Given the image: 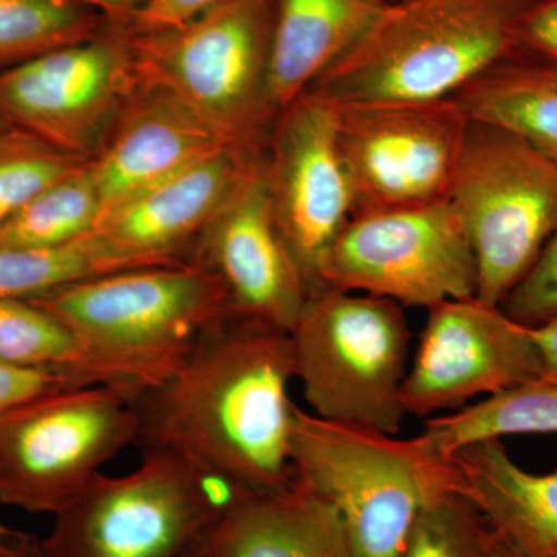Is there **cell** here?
I'll list each match as a JSON object with an SVG mask.
<instances>
[{
	"label": "cell",
	"mask_w": 557,
	"mask_h": 557,
	"mask_svg": "<svg viewBox=\"0 0 557 557\" xmlns=\"http://www.w3.org/2000/svg\"><path fill=\"white\" fill-rule=\"evenodd\" d=\"M500 309L527 327L557 317V230L525 276L508 293Z\"/></svg>",
	"instance_id": "cell-29"
},
{
	"label": "cell",
	"mask_w": 557,
	"mask_h": 557,
	"mask_svg": "<svg viewBox=\"0 0 557 557\" xmlns=\"http://www.w3.org/2000/svg\"><path fill=\"white\" fill-rule=\"evenodd\" d=\"M388 0H274L269 95L274 112L306 94L372 28Z\"/></svg>",
	"instance_id": "cell-20"
},
{
	"label": "cell",
	"mask_w": 557,
	"mask_h": 557,
	"mask_svg": "<svg viewBox=\"0 0 557 557\" xmlns=\"http://www.w3.org/2000/svg\"><path fill=\"white\" fill-rule=\"evenodd\" d=\"M449 200L474 249L475 298L500 307L557 230V164L515 132L471 120Z\"/></svg>",
	"instance_id": "cell-9"
},
{
	"label": "cell",
	"mask_w": 557,
	"mask_h": 557,
	"mask_svg": "<svg viewBox=\"0 0 557 557\" xmlns=\"http://www.w3.org/2000/svg\"><path fill=\"white\" fill-rule=\"evenodd\" d=\"M91 9L101 11L112 21H131L148 0H76Z\"/></svg>",
	"instance_id": "cell-34"
},
{
	"label": "cell",
	"mask_w": 557,
	"mask_h": 557,
	"mask_svg": "<svg viewBox=\"0 0 557 557\" xmlns=\"http://www.w3.org/2000/svg\"><path fill=\"white\" fill-rule=\"evenodd\" d=\"M199 545V544H197ZM197 545L196 547H194L193 549H190V552L188 553V555H186L185 557H200L199 555V549H197Z\"/></svg>",
	"instance_id": "cell-39"
},
{
	"label": "cell",
	"mask_w": 557,
	"mask_h": 557,
	"mask_svg": "<svg viewBox=\"0 0 557 557\" xmlns=\"http://www.w3.org/2000/svg\"><path fill=\"white\" fill-rule=\"evenodd\" d=\"M547 434H557V386L534 381L431 418L417 437L438 456L450 458L485 440Z\"/></svg>",
	"instance_id": "cell-23"
},
{
	"label": "cell",
	"mask_w": 557,
	"mask_h": 557,
	"mask_svg": "<svg viewBox=\"0 0 557 557\" xmlns=\"http://www.w3.org/2000/svg\"><path fill=\"white\" fill-rule=\"evenodd\" d=\"M87 161L16 127L0 135V230L39 193Z\"/></svg>",
	"instance_id": "cell-27"
},
{
	"label": "cell",
	"mask_w": 557,
	"mask_h": 557,
	"mask_svg": "<svg viewBox=\"0 0 557 557\" xmlns=\"http://www.w3.org/2000/svg\"><path fill=\"white\" fill-rule=\"evenodd\" d=\"M0 361L49 370L79 386H153L137 366L81 338L64 322L28 299L0 300Z\"/></svg>",
	"instance_id": "cell-21"
},
{
	"label": "cell",
	"mask_w": 557,
	"mask_h": 557,
	"mask_svg": "<svg viewBox=\"0 0 557 557\" xmlns=\"http://www.w3.org/2000/svg\"><path fill=\"white\" fill-rule=\"evenodd\" d=\"M14 557H42L40 556L39 539L33 537L30 534L20 533Z\"/></svg>",
	"instance_id": "cell-37"
},
{
	"label": "cell",
	"mask_w": 557,
	"mask_h": 557,
	"mask_svg": "<svg viewBox=\"0 0 557 557\" xmlns=\"http://www.w3.org/2000/svg\"><path fill=\"white\" fill-rule=\"evenodd\" d=\"M28 300L156 384L209 327L234 317L218 274L193 260L83 278Z\"/></svg>",
	"instance_id": "cell-6"
},
{
	"label": "cell",
	"mask_w": 557,
	"mask_h": 557,
	"mask_svg": "<svg viewBox=\"0 0 557 557\" xmlns=\"http://www.w3.org/2000/svg\"><path fill=\"white\" fill-rule=\"evenodd\" d=\"M292 338L239 318L209 327L170 375L134 397L135 448L163 450L234 493L295 480Z\"/></svg>",
	"instance_id": "cell-1"
},
{
	"label": "cell",
	"mask_w": 557,
	"mask_h": 557,
	"mask_svg": "<svg viewBox=\"0 0 557 557\" xmlns=\"http://www.w3.org/2000/svg\"><path fill=\"white\" fill-rule=\"evenodd\" d=\"M262 163L271 203L311 293L321 289L319 267L354 215L335 113L329 102L302 94L274 121Z\"/></svg>",
	"instance_id": "cell-14"
},
{
	"label": "cell",
	"mask_w": 557,
	"mask_h": 557,
	"mask_svg": "<svg viewBox=\"0 0 557 557\" xmlns=\"http://www.w3.org/2000/svg\"><path fill=\"white\" fill-rule=\"evenodd\" d=\"M457 493L523 557H557V469L533 474L520 468L502 440L457 450Z\"/></svg>",
	"instance_id": "cell-19"
},
{
	"label": "cell",
	"mask_w": 557,
	"mask_h": 557,
	"mask_svg": "<svg viewBox=\"0 0 557 557\" xmlns=\"http://www.w3.org/2000/svg\"><path fill=\"white\" fill-rule=\"evenodd\" d=\"M536 0H388L372 28L307 90L332 104L431 101L519 53Z\"/></svg>",
	"instance_id": "cell-2"
},
{
	"label": "cell",
	"mask_w": 557,
	"mask_h": 557,
	"mask_svg": "<svg viewBox=\"0 0 557 557\" xmlns=\"http://www.w3.org/2000/svg\"><path fill=\"white\" fill-rule=\"evenodd\" d=\"M102 212L87 161L28 201L0 230V247L47 249L72 244L94 231Z\"/></svg>",
	"instance_id": "cell-25"
},
{
	"label": "cell",
	"mask_w": 557,
	"mask_h": 557,
	"mask_svg": "<svg viewBox=\"0 0 557 557\" xmlns=\"http://www.w3.org/2000/svg\"><path fill=\"white\" fill-rule=\"evenodd\" d=\"M260 156L233 148L212 153L110 208L91 234L124 258L152 265L186 262L182 249L199 239Z\"/></svg>",
	"instance_id": "cell-16"
},
{
	"label": "cell",
	"mask_w": 557,
	"mask_h": 557,
	"mask_svg": "<svg viewBox=\"0 0 557 557\" xmlns=\"http://www.w3.org/2000/svg\"><path fill=\"white\" fill-rule=\"evenodd\" d=\"M453 98L469 120L515 132L557 164V62L519 51Z\"/></svg>",
	"instance_id": "cell-22"
},
{
	"label": "cell",
	"mask_w": 557,
	"mask_h": 557,
	"mask_svg": "<svg viewBox=\"0 0 557 557\" xmlns=\"http://www.w3.org/2000/svg\"><path fill=\"white\" fill-rule=\"evenodd\" d=\"M542 361V381L557 386V317L530 327Z\"/></svg>",
	"instance_id": "cell-33"
},
{
	"label": "cell",
	"mask_w": 557,
	"mask_h": 557,
	"mask_svg": "<svg viewBox=\"0 0 557 557\" xmlns=\"http://www.w3.org/2000/svg\"><path fill=\"white\" fill-rule=\"evenodd\" d=\"M200 557H357L324 498L295 478L271 493H234L207 533Z\"/></svg>",
	"instance_id": "cell-18"
},
{
	"label": "cell",
	"mask_w": 557,
	"mask_h": 557,
	"mask_svg": "<svg viewBox=\"0 0 557 557\" xmlns=\"http://www.w3.org/2000/svg\"><path fill=\"white\" fill-rule=\"evenodd\" d=\"M231 494L174 454L145 450L138 467L97 475L53 516L42 557H185Z\"/></svg>",
	"instance_id": "cell-7"
},
{
	"label": "cell",
	"mask_w": 557,
	"mask_h": 557,
	"mask_svg": "<svg viewBox=\"0 0 557 557\" xmlns=\"http://www.w3.org/2000/svg\"><path fill=\"white\" fill-rule=\"evenodd\" d=\"M230 148L233 146L207 121L170 91L138 84L100 152L89 160V170L106 212L139 190Z\"/></svg>",
	"instance_id": "cell-17"
},
{
	"label": "cell",
	"mask_w": 557,
	"mask_h": 557,
	"mask_svg": "<svg viewBox=\"0 0 557 557\" xmlns=\"http://www.w3.org/2000/svg\"><path fill=\"white\" fill-rule=\"evenodd\" d=\"M143 267L160 265L116 255L91 233L58 248L0 247V300L35 299L83 278Z\"/></svg>",
	"instance_id": "cell-24"
},
{
	"label": "cell",
	"mask_w": 557,
	"mask_h": 557,
	"mask_svg": "<svg viewBox=\"0 0 557 557\" xmlns=\"http://www.w3.org/2000/svg\"><path fill=\"white\" fill-rule=\"evenodd\" d=\"M138 388H58L0 412V504L57 516L135 446Z\"/></svg>",
	"instance_id": "cell-8"
},
{
	"label": "cell",
	"mask_w": 557,
	"mask_h": 557,
	"mask_svg": "<svg viewBox=\"0 0 557 557\" xmlns=\"http://www.w3.org/2000/svg\"><path fill=\"white\" fill-rule=\"evenodd\" d=\"M17 537H20L17 531L0 525V557H14L16 555Z\"/></svg>",
	"instance_id": "cell-36"
},
{
	"label": "cell",
	"mask_w": 557,
	"mask_h": 557,
	"mask_svg": "<svg viewBox=\"0 0 557 557\" xmlns=\"http://www.w3.org/2000/svg\"><path fill=\"white\" fill-rule=\"evenodd\" d=\"M262 156L201 233L193 262L218 274L234 317L289 333L310 288L274 214Z\"/></svg>",
	"instance_id": "cell-15"
},
{
	"label": "cell",
	"mask_w": 557,
	"mask_h": 557,
	"mask_svg": "<svg viewBox=\"0 0 557 557\" xmlns=\"http://www.w3.org/2000/svg\"><path fill=\"white\" fill-rule=\"evenodd\" d=\"M295 478L338 512L357 557H401L432 502L457 493L453 460L420 438L325 420L296 408Z\"/></svg>",
	"instance_id": "cell-3"
},
{
	"label": "cell",
	"mask_w": 557,
	"mask_h": 557,
	"mask_svg": "<svg viewBox=\"0 0 557 557\" xmlns=\"http://www.w3.org/2000/svg\"><path fill=\"white\" fill-rule=\"evenodd\" d=\"M487 531L478 509L450 493L420 512L401 557H480Z\"/></svg>",
	"instance_id": "cell-28"
},
{
	"label": "cell",
	"mask_w": 557,
	"mask_h": 557,
	"mask_svg": "<svg viewBox=\"0 0 557 557\" xmlns=\"http://www.w3.org/2000/svg\"><path fill=\"white\" fill-rule=\"evenodd\" d=\"M137 87L129 21L110 20L94 38L0 72V108L16 129L91 160Z\"/></svg>",
	"instance_id": "cell-12"
},
{
	"label": "cell",
	"mask_w": 557,
	"mask_h": 557,
	"mask_svg": "<svg viewBox=\"0 0 557 557\" xmlns=\"http://www.w3.org/2000/svg\"><path fill=\"white\" fill-rule=\"evenodd\" d=\"M79 384L49 370L20 368L0 361V412L58 388Z\"/></svg>",
	"instance_id": "cell-30"
},
{
	"label": "cell",
	"mask_w": 557,
	"mask_h": 557,
	"mask_svg": "<svg viewBox=\"0 0 557 557\" xmlns=\"http://www.w3.org/2000/svg\"><path fill=\"white\" fill-rule=\"evenodd\" d=\"M289 338L311 413L399 434L410 351L399 304L324 287L307 298Z\"/></svg>",
	"instance_id": "cell-5"
},
{
	"label": "cell",
	"mask_w": 557,
	"mask_h": 557,
	"mask_svg": "<svg viewBox=\"0 0 557 557\" xmlns=\"http://www.w3.org/2000/svg\"><path fill=\"white\" fill-rule=\"evenodd\" d=\"M519 51L557 62V0H536L519 27Z\"/></svg>",
	"instance_id": "cell-31"
},
{
	"label": "cell",
	"mask_w": 557,
	"mask_h": 557,
	"mask_svg": "<svg viewBox=\"0 0 557 557\" xmlns=\"http://www.w3.org/2000/svg\"><path fill=\"white\" fill-rule=\"evenodd\" d=\"M319 284L429 310L475 298L478 262L448 199L351 215L322 259Z\"/></svg>",
	"instance_id": "cell-10"
},
{
	"label": "cell",
	"mask_w": 557,
	"mask_h": 557,
	"mask_svg": "<svg viewBox=\"0 0 557 557\" xmlns=\"http://www.w3.org/2000/svg\"><path fill=\"white\" fill-rule=\"evenodd\" d=\"M109 21L76 0H0V72L94 38Z\"/></svg>",
	"instance_id": "cell-26"
},
{
	"label": "cell",
	"mask_w": 557,
	"mask_h": 557,
	"mask_svg": "<svg viewBox=\"0 0 557 557\" xmlns=\"http://www.w3.org/2000/svg\"><path fill=\"white\" fill-rule=\"evenodd\" d=\"M10 129H13V126H11L9 119H7L5 113H3L2 108H0V135L5 134V132Z\"/></svg>",
	"instance_id": "cell-38"
},
{
	"label": "cell",
	"mask_w": 557,
	"mask_h": 557,
	"mask_svg": "<svg viewBox=\"0 0 557 557\" xmlns=\"http://www.w3.org/2000/svg\"><path fill=\"white\" fill-rule=\"evenodd\" d=\"M273 13L274 0H230L172 27L132 32L137 83L170 91L230 146L260 156L277 116L269 95Z\"/></svg>",
	"instance_id": "cell-4"
},
{
	"label": "cell",
	"mask_w": 557,
	"mask_h": 557,
	"mask_svg": "<svg viewBox=\"0 0 557 557\" xmlns=\"http://www.w3.org/2000/svg\"><path fill=\"white\" fill-rule=\"evenodd\" d=\"M428 321L403 384L408 416L458 410L472 398L542 381V361L530 327L478 298L428 310Z\"/></svg>",
	"instance_id": "cell-13"
},
{
	"label": "cell",
	"mask_w": 557,
	"mask_h": 557,
	"mask_svg": "<svg viewBox=\"0 0 557 557\" xmlns=\"http://www.w3.org/2000/svg\"><path fill=\"white\" fill-rule=\"evenodd\" d=\"M329 104L354 215L449 199L471 126L454 98Z\"/></svg>",
	"instance_id": "cell-11"
},
{
	"label": "cell",
	"mask_w": 557,
	"mask_h": 557,
	"mask_svg": "<svg viewBox=\"0 0 557 557\" xmlns=\"http://www.w3.org/2000/svg\"><path fill=\"white\" fill-rule=\"evenodd\" d=\"M480 557H523L516 552L515 548L509 547L507 542L504 541L493 528L490 527L485 545H483L482 555Z\"/></svg>",
	"instance_id": "cell-35"
},
{
	"label": "cell",
	"mask_w": 557,
	"mask_h": 557,
	"mask_svg": "<svg viewBox=\"0 0 557 557\" xmlns=\"http://www.w3.org/2000/svg\"><path fill=\"white\" fill-rule=\"evenodd\" d=\"M230 0H148L129 21L132 32L172 27Z\"/></svg>",
	"instance_id": "cell-32"
}]
</instances>
